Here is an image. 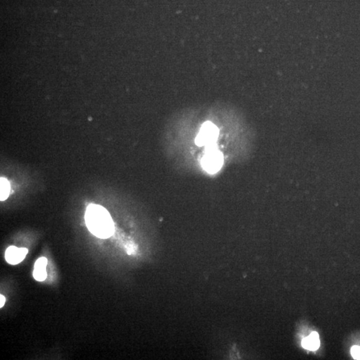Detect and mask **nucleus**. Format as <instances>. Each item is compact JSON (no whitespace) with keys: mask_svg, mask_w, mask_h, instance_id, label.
<instances>
[{"mask_svg":"<svg viewBox=\"0 0 360 360\" xmlns=\"http://www.w3.org/2000/svg\"><path fill=\"white\" fill-rule=\"evenodd\" d=\"M85 220L90 232L101 239H107L114 233V223L106 209L96 204L89 205Z\"/></svg>","mask_w":360,"mask_h":360,"instance_id":"obj_1","label":"nucleus"},{"mask_svg":"<svg viewBox=\"0 0 360 360\" xmlns=\"http://www.w3.org/2000/svg\"><path fill=\"white\" fill-rule=\"evenodd\" d=\"M216 144L207 146L206 154L202 160V167L208 173H216L222 167L223 163V155L218 150Z\"/></svg>","mask_w":360,"mask_h":360,"instance_id":"obj_2","label":"nucleus"},{"mask_svg":"<svg viewBox=\"0 0 360 360\" xmlns=\"http://www.w3.org/2000/svg\"><path fill=\"white\" fill-rule=\"evenodd\" d=\"M219 135V130L214 124L210 122L203 124L197 137L196 144L198 146H208L215 144Z\"/></svg>","mask_w":360,"mask_h":360,"instance_id":"obj_3","label":"nucleus"},{"mask_svg":"<svg viewBox=\"0 0 360 360\" xmlns=\"http://www.w3.org/2000/svg\"><path fill=\"white\" fill-rule=\"evenodd\" d=\"M28 253L26 248H18L16 246H10L6 250L5 258L9 264L16 265L22 262Z\"/></svg>","mask_w":360,"mask_h":360,"instance_id":"obj_4","label":"nucleus"},{"mask_svg":"<svg viewBox=\"0 0 360 360\" xmlns=\"http://www.w3.org/2000/svg\"><path fill=\"white\" fill-rule=\"evenodd\" d=\"M47 258L44 257L39 258L34 265V277L35 280L43 281L47 278L46 266Z\"/></svg>","mask_w":360,"mask_h":360,"instance_id":"obj_5","label":"nucleus"},{"mask_svg":"<svg viewBox=\"0 0 360 360\" xmlns=\"http://www.w3.org/2000/svg\"><path fill=\"white\" fill-rule=\"evenodd\" d=\"M302 344L304 348L308 350H317L320 345L319 334L316 332H312L309 336L302 340Z\"/></svg>","mask_w":360,"mask_h":360,"instance_id":"obj_6","label":"nucleus"},{"mask_svg":"<svg viewBox=\"0 0 360 360\" xmlns=\"http://www.w3.org/2000/svg\"><path fill=\"white\" fill-rule=\"evenodd\" d=\"M10 185L9 182L5 178L0 179V200L4 201L9 196Z\"/></svg>","mask_w":360,"mask_h":360,"instance_id":"obj_7","label":"nucleus"},{"mask_svg":"<svg viewBox=\"0 0 360 360\" xmlns=\"http://www.w3.org/2000/svg\"><path fill=\"white\" fill-rule=\"evenodd\" d=\"M351 352L353 358L360 359V346H353L351 349Z\"/></svg>","mask_w":360,"mask_h":360,"instance_id":"obj_8","label":"nucleus"},{"mask_svg":"<svg viewBox=\"0 0 360 360\" xmlns=\"http://www.w3.org/2000/svg\"><path fill=\"white\" fill-rule=\"evenodd\" d=\"M6 298L3 295H0V308L3 307L4 304H5Z\"/></svg>","mask_w":360,"mask_h":360,"instance_id":"obj_9","label":"nucleus"}]
</instances>
